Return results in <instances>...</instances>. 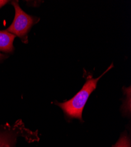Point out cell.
I'll use <instances>...</instances> for the list:
<instances>
[{
    "mask_svg": "<svg viewBox=\"0 0 131 147\" xmlns=\"http://www.w3.org/2000/svg\"><path fill=\"white\" fill-rule=\"evenodd\" d=\"M7 57V55H4V54H1V53H0V61L2 60V59H3L6 58Z\"/></svg>",
    "mask_w": 131,
    "mask_h": 147,
    "instance_id": "cell-7",
    "label": "cell"
},
{
    "mask_svg": "<svg viewBox=\"0 0 131 147\" xmlns=\"http://www.w3.org/2000/svg\"><path fill=\"white\" fill-rule=\"evenodd\" d=\"M11 4L15 9V17L7 31L18 36L23 42L27 44L28 34L34 24L39 22L40 18L26 13L19 7L18 1H12Z\"/></svg>",
    "mask_w": 131,
    "mask_h": 147,
    "instance_id": "cell-2",
    "label": "cell"
},
{
    "mask_svg": "<svg viewBox=\"0 0 131 147\" xmlns=\"http://www.w3.org/2000/svg\"><path fill=\"white\" fill-rule=\"evenodd\" d=\"M114 147H130L128 138L126 136L122 137Z\"/></svg>",
    "mask_w": 131,
    "mask_h": 147,
    "instance_id": "cell-4",
    "label": "cell"
},
{
    "mask_svg": "<svg viewBox=\"0 0 131 147\" xmlns=\"http://www.w3.org/2000/svg\"><path fill=\"white\" fill-rule=\"evenodd\" d=\"M9 1H5V0H0V8L8 3Z\"/></svg>",
    "mask_w": 131,
    "mask_h": 147,
    "instance_id": "cell-6",
    "label": "cell"
},
{
    "mask_svg": "<svg viewBox=\"0 0 131 147\" xmlns=\"http://www.w3.org/2000/svg\"><path fill=\"white\" fill-rule=\"evenodd\" d=\"M113 67L114 64H112L104 73L97 78H92V76H89L82 89L73 98L64 102L57 103V105L62 109L67 116L82 121L83 109L89 96L96 88L98 81Z\"/></svg>",
    "mask_w": 131,
    "mask_h": 147,
    "instance_id": "cell-1",
    "label": "cell"
},
{
    "mask_svg": "<svg viewBox=\"0 0 131 147\" xmlns=\"http://www.w3.org/2000/svg\"><path fill=\"white\" fill-rule=\"evenodd\" d=\"M0 147H9V146L8 144H5L2 141V139L0 138Z\"/></svg>",
    "mask_w": 131,
    "mask_h": 147,
    "instance_id": "cell-5",
    "label": "cell"
},
{
    "mask_svg": "<svg viewBox=\"0 0 131 147\" xmlns=\"http://www.w3.org/2000/svg\"><path fill=\"white\" fill-rule=\"evenodd\" d=\"M15 36L7 30L0 31V51L7 53L13 52L14 50L13 42Z\"/></svg>",
    "mask_w": 131,
    "mask_h": 147,
    "instance_id": "cell-3",
    "label": "cell"
}]
</instances>
